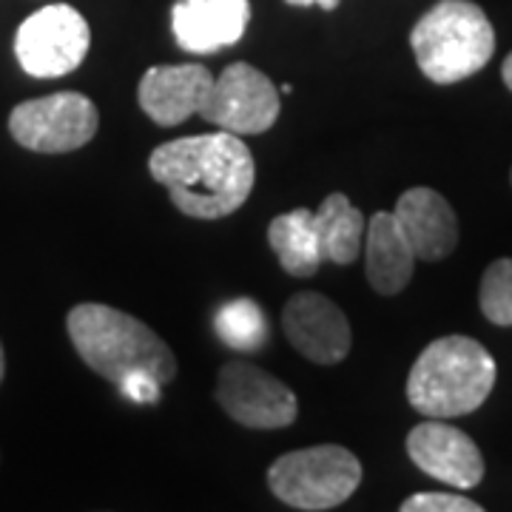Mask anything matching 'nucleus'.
I'll list each match as a JSON object with an SVG mask.
<instances>
[{
  "mask_svg": "<svg viewBox=\"0 0 512 512\" xmlns=\"http://www.w3.org/2000/svg\"><path fill=\"white\" fill-rule=\"evenodd\" d=\"M268 245L279 259V265L291 276L308 279L319 271L322 254L313 231V211L296 208L288 214H279L268 225Z\"/></svg>",
  "mask_w": 512,
  "mask_h": 512,
  "instance_id": "nucleus-17",
  "label": "nucleus"
},
{
  "mask_svg": "<svg viewBox=\"0 0 512 512\" xmlns=\"http://www.w3.org/2000/svg\"><path fill=\"white\" fill-rule=\"evenodd\" d=\"M214 330L228 348L256 350L268 339V322L265 313L254 299H234L222 305L214 319Z\"/></svg>",
  "mask_w": 512,
  "mask_h": 512,
  "instance_id": "nucleus-18",
  "label": "nucleus"
},
{
  "mask_svg": "<svg viewBox=\"0 0 512 512\" xmlns=\"http://www.w3.org/2000/svg\"><path fill=\"white\" fill-rule=\"evenodd\" d=\"M416 268V254L404 239L393 211L373 214L365 228V271L370 288L382 296L402 293Z\"/></svg>",
  "mask_w": 512,
  "mask_h": 512,
  "instance_id": "nucleus-15",
  "label": "nucleus"
},
{
  "mask_svg": "<svg viewBox=\"0 0 512 512\" xmlns=\"http://www.w3.org/2000/svg\"><path fill=\"white\" fill-rule=\"evenodd\" d=\"M421 74L439 86L478 74L495 52V29L473 0H439L410 32Z\"/></svg>",
  "mask_w": 512,
  "mask_h": 512,
  "instance_id": "nucleus-4",
  "label": "nucleus"
},
{
  "mask_svg": "<svg viewBox=\"0 0 512 512\" xmlns=\"http://www.w3.org/2000/svg\"><path fill=\"white\" fill-rule=\"evenodd\" d=\"M399 512H484V507L464 495L416 493L404 501Z\"/></svg>",
  "mask_w": 512,
  "mask_h": 512,
  "instance_id": "nucleus-20",
  "label": "nucleus"
},
{
  "mask_svg": "<svg viewBox=\"0 0 512 512\" xmlns=\"http://www.w3.org/2000/svg\"><path fill=\"white\" fill-rule=\"evenodd\" d=\"M66 328L80 359L117 387L134 373H148L163 387L177 376L171 348L131 313L103 302H83L69 311Z\"/></svg>",
  "mask_w": 512,
  "mask_h": 512,
  "instance_id": "nucleus-2",
  "label": "nucleus"
},
{
  "mask_svg": "<svg viewBox=\"0 0 512 512\" xmlns=\"http://www.w3.org/2000/svg\"><path fill=\"white\" fill-rule=\"evenodd\" d=\"M362 484V464L339 444H316L279 456L268 470L271 493L293 510L322 512L345 504Z\"/></svg>",
  "mask_w": 512,
  "mask_h": 512,
  "instance_id": "nucleus-5",
  "label": "nucleus"
},
{
  "mask_svg": "<svg viewBox=\"0 0 512 512\" xmlns=\"http://www.w3.org/2000/svg\"><path fill=\"white\" fill-rule=\"evenodd\" d=\"M393 217L399 222L404 239L410 242L416 259H421V262H439V259L456 251V211L439 191H433L427 185L407 188L396 202Z\"/></svg>",
  "mask_w": 512,
  "mask_h": 512,
  "instance_id": "nucleus-14",
  "label": "nucleus"
},
{
  "mask_svg": "<svg viewBox=\"0 0 512 512\" xmlns=\"http://www.w3.org/2000/svg\"><path fill=\"white\" fill-rule=\"evenodd\" d=\"M495 359L470 336H441L421 350L407 376V402L427 419L478 410L495 387Z\"/></svg>",
  "mask_w": 512,
  "mask_h": 512,
  "instance_id": "nucleus-3",
  "label": "nucleus"
},
{
  "mask_svg": "<svg viewBox=\"0 0 512 512\" xmlns=\"http://www.w3.org/2000/svg\"><path fill=\"white\" fill-rule=\"evenodd\" d=\"M279 109V89L268 74L251 63H231L220 77H214V86L200 106V117L220 131L251 137L274 126Z\"/></svg>",
  "mask_w": 512,
  "mask_h": 512,
  "instance_id": "nucleus-8",
  "label": "nucleus"
},
{
  "mask_svg": "<svg viewBox=\"0 0 512 512\" xmlns=\"http://www.w3.org/2000/svg\"><path fill=\"white\" fill-rule=\"evenodd\" d=\"M365 217L345 194H328L313 211V231L319 242L322 262L350 265L362 254L365 245Z\"/></svg>",
  "mask_w": 512,
  "mask_h": 512,
  "instance_id": "nucleus-16",
  "label": "nucleus"
},
{
  "mask_svg": "<svg viewBox=\"0 0 512 512\" xmlns=\"http://www.w3.org/2000/svg\"><path fill=\"white\" fill-rule=\"evenodd\" d=\"M501 77H504V86L512 92V52L504 60V66H501Z\"/></svg>",
  "mask_w": 512,
  "mask_h": 512,
  "instance_id": "nucleus-23",
  "label": "nucleus"
},
{
  "mask_svg": "<svg viewBox=\"0 0 512 512\" xmlns=\"http://www.w3.org/2000/svg\"><path fill=\"white\" fill-rule=\"evenodd\" d=\"M92 46V29L69 3H52L37 9L20 23L15 35V57L20 69L32 77H66L72 74Z\"/></svg>",
  "mask_w": 512,
  "mask_h": 512,
  "instance_id": "nucleus-6",
  "label": "nucleus"
},
{
  "mask_svg": "<svg viewBox=\"0 0 512 512\" xmlns=\"http://www.w3.org/2000/svg\"><path fill=\"white\" fill-rule=\"evenodd\" d=\"M120 390H123V396L131 399V402L157 404L160 402V390H163V384L157 382L154 376H148V373H134V376H128V379L120 382Z\"/></svg>",
  "mask_w": 512,
  "mask_h": 512,
  "instance_id": "nucleus-21",
  "label": "nucleus"
},
{
  "mask_svg": "<svg viewBox=\"0 0 512 512\" xmlns=\"http://www.w3.org/2000/svg\"><path fill=\"white\" fill-rule=\"evenodd\" d=\"M214 86V74L197 63L180 66H151L137 89L140 109L157 126H180L191 114H200V106Z\"/></svg>",
  "mask_w": 512,
  "mask_h": 512,
  "instance_id": "nucleus-13",
  "label": "nucleus"
},
{
  "mask_svg": "<svg viewBox=\"0 0 512 512\" xmlns=\"http://www.w3.org/2000/svg\"><path fill=\"white\" fill-rule=\"evenodd\" d=\"M478 302H481V313L493 325L512 328V259H495L484 271Z\"/></svg>",
  "mask_w": 512,
  "mask_h": 512,
  "instance_id": "nucleus-19",
  "label": "nucleus"
},
{
  "mask_svg": "<svg viewBox=\"0 0 512 512\" xmlns=\"http://www.w3.org/2000/svg\"><path fill=\"white\" fill-rule=\"evenodd\" d=\"M217 402L231 419L251 430H282L299 413L291 387L248 362L222 365Z\"/></svg>",
  "mask_w": 512,
  "mask_h": 512,
  "instance_id": "nucleus-9",
  "label": "nucleus"
},
{
  "mask_svg": "<svg viewBox=\"0 0 512 512\" xmlns=\"http://www.w3.org/2000/svg\"><path fill=\"white\" fill-rule=\"evenodd\" d=\"M285 336L316 365H336L350 353V322L342 308L322 293H293L282 311Z\"/></svg>",
  "mask_w": 512,
  "mask_h": 512,
  "instance_id": "nucleus-11",
  "label": "nucleus"
},
{
  "mask_svg": "<svg viewBox=\"0 0 512 512\" xmlns=\"http://www.w3.org/2000/svg\"><path fill=\"white\" fill-rule=\"evenodd\" d=\"M148 171L177 211L194 220H222L239 211L256 183V163L242 137L228 131L180 137L154 148Z\"/></svg>",
  "mask_w": 512,
  "mask_h": 512,
  "instance_id": "nucleus-1",
  "label": "nucleus"
},
{
  "mask_svg": "<svg viewBox=\"0 0 512 512\" xmlns=\"http://www.w3.org/2000/svg\"><path fill=\"white\" fill-rule=\"evenodd\" d=\"M100 111L86 94L57 92L26 100L9 114V134L37 154H69L92 143Z\"/></svg>",
  "mask_w": 512,
  "mask_h": 512,
  "instance_id": "nucleus-7",
  "label": "nucleus"
},
{
  "mask_svg": "<svg viewBox=\"0 0 512 512\" xmlns=\"http://www.w3.org/2000/svg\"><path fill=\"white\" fill-rule=\"evenodd\" d=\"M248 20V0H177L171 9V32L183 52L214 55L245 37Z\"/></svg>",
  "mask_w": 512,
  "mask_h": 512,
  "instance_id": "nucleus-12",
  "label": "nucleus"
},
{
  "mask_svg": "<svg viewBox=\"0 0 512 512\" xmlns=\"http://www.w3.org/2000/svg\"><path fill=\"white\" fill-rule=\"evenodd\" d=\"M291 6H322V9H328L333 12L336 6H339V0H288Z\"/></svg>",
  "mask_w": 512,
  "mask_h": 512,
  "instance_id": "nucleus-22",
  "label": "nucleus"
},
{
  "mask_svg": "<svg viewBox=\"0 0 512 512\" xmlns=\"http://www.w3.org/2000/svg\"><path fill=\"white\" fill-rule=\"evenodd\" d=\"M3 373H6V359H3V345H0V382H3Z\"/></svg>",
  "mask_w": 512,
  "mask_h": 512,
  "instance_id": "nucleus-24",
  "label": "nucleus"
},
{
  "mask_svg": "<svg viewBox=\"0 0 512 512\" xmlns=\"http://www.w3.org/2000/svg\"><path fill=\"white\" fill-rule=\"evenodd\" d=\"M407 456L421 473L458 490H473L484 478V456L476 441L444 419L416 424L407 436Z\"/></svg>",
  "mask_w": 512,
  "mask_h": 512,
  "instance_id": "nucleus-10",
  "label": "nucleus"
}]
</instances>
